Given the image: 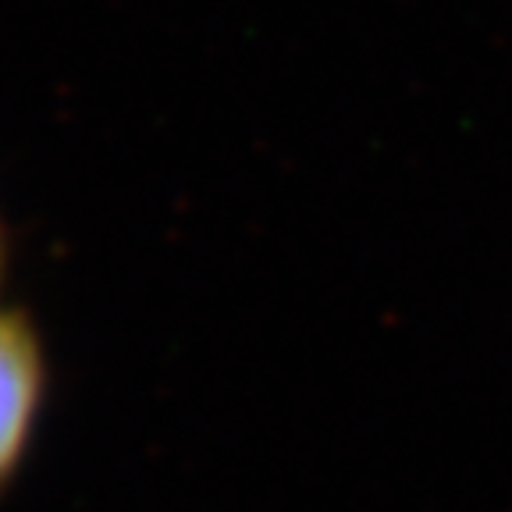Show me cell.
<instances>
[{
    "instance_id": "6da1fadb",
    "label": "cell",
    "mask_w": 512,
    "mask_h": 512,
    "mask_svg": "<svg viewBox=\"0 0 512 512\" xmlns=\"http://www.w3.org/2000/svg\"><path fill=\"white\" fill-rule=\"evenodd\" d=\"M50 367L32 320L0 306V488L18 477L47 406Z\"/></svg>"
},
{
    "instance_id": "7a4b0ae2",
    "label": "cell",
    "mask_w": 512,
    "mask_h": 512,
    "mask_svg": "<svg viewBox=\"0 0 512 512\" xmlns=\"http://www.w3.org/2000/svg\"><path fill=\"white\" fill-rule=\"evenodd\" d=\"M8 228H4V217H0V281H4V271H8Z\"/></svg>"
}]
</instances>
